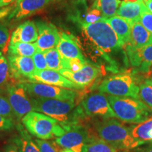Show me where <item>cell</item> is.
Instances as JSON below:
<instances>
[{
	"mask_svg": "<svg viewBox=\"0 0 152 152\" xmlns=\"http://www.w3.org/2000/svg\"><path fill=\"white\" fill-rule=\"evenodd\" d=\"M31 98L34 111L48 115L63 125L79 124L85 115L81 106L75 107V101L32 96Z\"/></svg>",
	"mask_w": 152,
	"mask_h": 152,
	"instance_id": "1",
	"label": "cell"
},
{
	"mask_svg": "<svg viewBox=\"0 0 152 152\" xmlns=\"http://www.w3.org/2000/svg\"><path fill=\"white\" fill-rule=\"evenodd\" d=\"M97 137L118 150H130L138 147L130 129L115 118L102 119L95 123Z\"/></svg>",
	"mask_w": 152,
	"mask_h": 152,
	"instance_id": "2",
	"label": "cell"
},
{
	"mask_svg": "<svg viewBox=\"0 0 152 152\" xmlns=\"http://www.w3.org/2000/svg\"><path fill=\"white\" fill-rule=\"evenodd\" d=\"M115 117L127 123H140L152 116V109L141 100L130 97L107 96Z\"/></svg>",
	"mask_w": 152,
	"mask_h": 152,
	"instance_id": "3",
	"label": "cell"
},
{
	"mask_svg": "<svg viewBox=\"0 0 152 152\" xmlns=\"http://www.w3.org/2000/svg\"><path fill=\"white\" fill-rule=\"evenodd\" d=\"M24 128L37 139L43 140L59 137L66 132L63 125L48 115L37 111H31L22 118Z\"/></svg>",
	"mask_w": 152,
	"mask_h": 152,
	"instance_id": "4",
	"label": "cell"
},
{
	"mask_svg": "<svg viewBox=\"0 0 152 152\" xmlns=\"http://www.w3.org/2000/svg\"><path fill=\"white\" fill-rule=\"evenodd\" d=\"M80 28L87 37L106 54L118 52L124 46L105 18L91 24H84Z\"/></svg>",
	"mask_w": 152,
	"mask_h": 152,
	"instance_id": "5",
	"label": "cell"
},
{
	"mask_svg": "<svg viewBox=\"0 0 152 152\" xmlns=\"http://www.w3.org/2000/svg\"><path fill=\"white\" fill-rule=\"evenodd\" d=\"M100 92L119 97L139 99V86L130 73H121L109 76L101 83Z\"/></svg>",
	"mask_w": 152,
	"mask_h": 152,
	"instance_id": "6",
	"label": "cell"
},
{
	"mask_svg": "<svg viewBox=\"0 0 152 152\" xmlns=\"http://www.w3.org/2000/svg\"><path fill=\"white\" fill-rule=\"evenodd\" d=\"M63 127L66 130L65 133L55 139L54 142L64 149H71L74 152H86L87 144L97 138L90 136L87 130L80 124Z\"/></svg>",
	"mask_w": 152,
	"mask_h": 152,
	"instance_id": "7",
	"label": "cell"
},
{
	"mask_svg": "<svg viewBox=\"0 0 152 152\" xmlns=\"http://www.w3.org/2000/svg\"><path fill=\"white\" fill-rule=\"evenodd\" d=\"M7 99L14 116L22 119L26 114L34 111L32 98L23 83L9 84L7 87Z\"/></svg>",
	"mask_w": 152,
	"mask_h": 152,
	"instance_id": "8",
	"label": "cell"
},
{
	"mask_svg": "<svg viewBox=\"0 0 152 152\" xmlns=\"http://www.w3.org/2000/svg\"><path fill=\"white\" fill-rule=\"evenodd\" d=\"M22 83L28 94L32 97L75 101L77 96V92L71 89H66L54 85L34 83V82H24Z\"/></svg>",
	"mask_w": 152,
	"mask_h": 152,
	"instance_id": "9",
	"label": "cell"
},
{
	"mask_svg": "<svg viewBox=\"0 0 152 152\" xmlns=\"http://www.w3.org/2000/svg\"><path fill=\"white\" fill-rule=\"evenodd\" d=\"M80 106L87 116L99 117L102 119L116 118L108 98L104 93H94L89 95L83 100Z\"/></svg>",
	"mask_w": 152,
	"mask_h": 152,
	"instance_id": "10",
	"label": "cell"
},
{
	"mask_svg": "<svg viewBox=\"0 0 152 152\" xmlns=\"http://www.w3.org/2000/svg\"><path fill=\"white\" fill-rule=\"evenodd\" d=\"M38 36L35 42L38 51L45 52L49 49L56 48L59 41L60 35L56 26L52 23L45 20H36Z\"/></svg>",
	"mask_w": 152,
	"mask_h": 152,
	"instance_id": "11",
	"label": "cell"
},
{
	"mask_svg": "<svg viewBox=\"0 0 152 152\" xmlns=\"http://www.w3.org/2000/svg\"><path fill=\"white\" fill-rule=\"evenodd\" d=\"M29 81L54 85V86L71 89V90L84 89V87L76 85L72 81L69 80L58 71L51 69H45L42 71L35 70Z\"/></svg>",
	"mask_w": 152,
	"mask_h": 152,
	"instance_id": "12",
	"label": "cell"
},
{
	"mask_svg": "<svg viewBox=\"0 0 152 152\" xmlns=\"http://www.w3.org/2000/svg\"><path fill=\"white\" fill-rule=\"evenodd\" d=\"M58 72L75 84L85 88L92 84L100 75L101 69L99 67L87 62L85 65L77 72H72L65 68H62Z\"/></svg>",
	"mask_w": 152,
	"mask_h": 152,
	"instance_id": "13",
	"label": "cell"
},
{
	"mask_svg": "<svg viewBox=\"0 0 152 152\" xmlns=\"http://www.w3.org/2000/svg\"><path fill=\"white\" fill-rule=\"evenodd\" d=\"M55 0H17L8 16L9 20H18L42 10Z\"/></svg>",
	"mask_w": 152,
	"mask_h": 152,
	"instance_id": "14",
	"label": "cell"
},
{
	"mask_svg": "<svg viewBox=\"0 0 152 152\" xmlns=\"http://www.w3.org/2000/svg\"><path fill=\"white\" fill-rule=\"evenodd\" d=\"M126 51L130 64L139 71L147 73L152 70V43L139 49L127 44Z\"/></svg>",
	"mask_w": 152,
	"mask_h": 152,
	"instance_id": "15",
	"label": "cell"
},
{
	"mask_svg": "<svg viewBox=\"0 0 152 152\" xmlns=\"http://www.w3.org/2000/svg\"><path fill=\"white\" fill-rule=\"evenodd\" d=\"M7 60L11 77L18 80L26 78L30 80L35 71V66L32 57L8 55Z\"/></svg>",
	"mask_w": 152,
	"mask_h": 152,
	"instance_id": "16",
	"label": "cell"
},
{
	"mask_svg": "<svg viewBox=\"0 0 152 152\" xmlns=\"http://www.w3.org/2000/svg\"><path fill=\"white\" fill-rule=\"evenodd\" d=\"M59 35V41L56 49L62 58L66 59H85L76 38L66 33H60Z\"/></svg>",
	"mask_w": 152,
	"mask_h": 152,
	"instance_id": "17",
	"label": "cell"
},
{
	"mask_svg": "<svg viewBox=\"0 0 152 152\" xmlns=\"http://www.w3.org/2000/svg\"><path fill=\"white\" fill-rule=\"evenodd\" d=\"M38 33L35 23L31 20L25 21L13 32L9 43H33L37 39Z\"/></svg>",
	"mask_w": 152,
	"mask_h": 152,
	"instance_id": "18",
	"label": "cell"
},
{
	"mask_svg": "<svg viewBox=\"0 0 152 152\" xmlns=\"http://www.w3.org/2000/svg\"><path fill=\"white\" fill-rule=\"evenodd\" d=\"M152 43V35L140 21H135L131 24L130 41L128 45L135 49L149 45Z\"/></svg>",
	"mask_w": 152,
	"mask_h": 152,
	"instance_id": "19",
	"label": "cell"
},
{
	"mask_svg": "<svg viewBox=\"0 0 152 152\" xmlns=\"http://www.w3.org/2000/svg\"><path fill=\"white\" fill-rule=\"evenodd\" d=\"M145 7L143 0L137 2H122L118 9L116 14L132 24L140 21L142 10Z\"/></svg>",
	"mask_w": 152,
	"mask_h": 152,
	"instance_id": "20",
	"label": "cell"
},
{
	"mask_svg": "<svg viewBox=\"0 0 152 152\" xmlns=\"http://www.w3.org/2000/svg\"><path fill=\"white\" fill-rule=\"evenodd\" d=\"M18 135L11 139L12 142L18 148L19 152H40L39 147L32 139L29 132L20 125H17Z\"/></svg>",
	"mask_w": 152,
	"mask_h": 152,
	"instance_id": "21",
	"label": "cell"
},
{
	"mask_svg": "<svg viewBox=\"0 0 152 152\" xmlns=\"http://www.w3.org/2000/svg\"><path fill=\"white\" fill-rule=\"evenodd\" d=\"M112 29L114 30L118 37L123 45H127L130 41L131 33V24L128 20L118 16H113L109 18H105Z\"/></svg>",
	"mask_w": 152,
	"mask_h": 152,
	"instance_id": "22",
	"label": "cell"
},
{
	"mask_svg": "<svg viewBox=\"0 0 152 152\" xmlns=\"http://www.w3.org/2000/svg\"><path fill=\"white\" fill-rule=\"evenodd\" d=\"M130 132L138 147L152 142V116L144 122L133 126L130 129Z\"/></svg>",
	"mask_w": 152,
	"mask_h": 152,
	"instance_id": "23",
	"label": "cell"
},
{
	"mask_svg": "<svg viewBox=\"0 0 152 152\" xmlns=\"http://www.w3.org/2000/svg\"><path fill=\"white\" fill-rule=\"evenodd\" d=\"M89 9L85 0H75L72 3L68 18L81 26L84 23V20Z\"/></svg>",
	"mask_w": 152,
	"mask_h": 152,
	"instance_id": "24",
	"label": "cell"
},
{
	"mask_svg": "<svg viewBox=\"0 0 152 152\" xmlns=\"http://www.w3.org/2000/svg\"><path fill=\"white\" fill-rule=\"evenodd\" d=\"M37 51L38 49L35 43H9L8 47V55L11 56L32 57Z\"/></svg>",
	"mask_w": 152,
	"mask_h": 152,
	"instance_id": "25",
	"label": "cell"
},
{
	"mask_svg": "<svg viewBox=\"0 0 152 152\" xmlns=\"http://www.w3.org/2000/svg\"><path fill=\"white\" fill-rule=\"evenodd\" d=\"M121 0H95L92 6L98 8L104 18H109L116 14Z\"/></svg>",
	"mask_w": 152,
	"mask_h": 152,
	"instance_id": "26",
	"label": "cell"
},
{
	"mask_svg": "<svg viewBox=\"0 0 152 152\" xmlns=\"http://www.w3.org/2000/svg\"><path fill=\"white\" fill-rule=\"evenodd\" d=\"M47 61L48 69L58 71L63 68L62 56L56 48H53L44 52Z\"/></svg>",
	"mask_w": 152,
	"mask_h": 152,
	"instance_id": "27",
	"label": "cell"
},
{
	"mask_svg": "<svg viewBox=\"0 0 152 152\" xmlns=\"http://www.w3.org/2000/svg\"><path fill=\"white\" fill-rule=\"evenodd\" d=\"M118 149L99 138H96L87 144L86 152H118Z\"/></svg>",
	"mask_w": 152,
	"mask_h": 152,
	"instance_id": "28",
	"label": "cell"
},
{
	"mask_svg": "<svg viewBox=\"0 0 152 152\" xmlns=\"http://www.w3.org/2000/svg\"><path fill=\"white\" fill-rule=\"evenodd\" d=\"M11 77L8 60L4 56H0V92L9 85V81Z\"/></svg>",
	"mask_w": 152,
	"mask_h": 152,
	"instance_id": "29",
	"label": "cell"
},
{
	"mask_svg": "<svg viewBox=\"0 0 152 152\" xmlns=\"http://www.w3.org/2000/svg\"><path fill=\"white\" fill-rule=\"evenodd\" d=\"M139 99L152 109V87L142 83L139 86Z\"/></svg>",
	"mask_w": 152,
	"mask_h": 152,
	"instance_id": "30",
	"label": "cell"
},
{
	"mask_svg": "<svg viewBox=\"0 0 152 152\" xmlns=\"http://www.w3.org/2000/svg\"><path fill=\"white\" fill-rule=\"evenodd\" d=\"M62 59L63 68L68 69L72 72H77L80 71L87 63L85 59H80V58L66 59V58H62Z\"/></svg>",
	"mask_w": 152,
	"mask_h": 152,
	"instance_id": "31",
	"label": "cell"
},
{
	"mask_svg": "<svg viewBox=\"0 0 152 152\" xmlns=\"http://www.w3.org/2000/svg\"><path fill=\"white\" fill-rule=\"evenodd\" d=\"M35 142L39 147L40 152H60L61 150V147L54 141L50 142L46 140L35 139Z\"/></svg>",
	"mask_w": 152,
	"mask_h": 152,
	"instance_id": "32",
	"label": "cell"
},
{
	"mask_svg": "<svg viewBox=\"0 0 152 152\" xmlns=\"http://www.w3.org/2000/svg\"><path fill=\"white\" fill-rule=\"evenodd\" d=\"M103 18H104L102 16V12H101L99 9L96 8V7L92 6L91 8L89 9L88 12H87L86 17H85L84 20V23L83 25L94 23L97 22Z\"/></svg>",
	"mask_w": 152,
	"mask_h": 152,
	"instance_id": "33",
	"label": "cell"
},
{
	"mask_svg": "<svg viewBox=\"0 0 152 152\" xmlns=\"http://www.w3.org/2000/svg\"><path fill=\"white\" fill-rule=\"evenodd\" d=\"M0 114L4 116L13 118L14 116V112L11 109L7 98L0 95Z\"/></svg>",
	"mask_w": 152,
	"mask_h": 152,
	"instance_id": "34",
	"label": "cell"
},
{
	"mask_svg": "<svg viewBox=\"0 0 152 152\" xmlns=\"http://www.w3.org/2000/svg\"><path fill=\"white\" fill-rule=\"evenodd\" d=\"M140 21L142 26L152 35V13L148 11L146 6L142 10Z\"/></svg>",
	"mask_w": 152,
	"mask_h": 152,
	"instance_id": "35",
	"label": "cell"
},
{
	"mask_svg": "<svg viewBox=\"0 0 152 152\" xmlns=\"http://www.w3.org/2000/svg\"><path fill=\"white\" fill-rule=\"evenodd\" d=\"M32 58H33L34 64H35V70L42 71V70L48 69L46 58H45V54H44L43 52L37 51V52L32 56Z\"/></svg>",
	"mask_w": 152,
	"mask_h": 152,
	"instance_id": "36",
	"label": "cell"
},
{
	"mask_svg": "<svg viewBox=\"0 0 152 152\" xmlns=\"http://www.w3.org/2000/svg\"><path fill=\"white\" fill-rule=\"evenodd\" d=\"M15 127L13 118L5 117L0 114V131H9Z\"/></svg>",
	"mask_w": 152,
	"mask_h": 152,
	"instance_id": "37",
	"label": "cell"
},
{
	"mask_svg": "<svg viewBox=\"0 0 152 152\" xmlns=\"http://www.w3.org/2000/svg\"><path fill=\"white\" fill-rule=\"evenodd\" d=\"M9 37V32L8 28L4 24L0 22V49H3L7 45Z\"/></svg>",
	"mask_w": 152,
	"mask_h": 152,
	"instance_id": "38",
	"label": "cell"
},
{
	"mask_svg": "<svg viewBox=\"0 0 152 152\" xmlns=\"http://www.w3.org/2000/svg\"><path fill=\"white\" fill-rule=\"evenodd\" d=\"M14 6H8V7H4V8L0 9V19L4 18L5 17L8 16L12 9H14Z\"/></svg>",
	"mask_w": 152,
	"mask_h": 152,
	"instance_id": "39",
	"label": "cell"
},
{
	"mask_svg": "<svg viewBox=\"0 0 152 152\" xmlns=\"http://www.w3.org/2000/svg\"><path fill=\"white\" fill-rule=\"evenodd\" d=\"M4 152H19V151L16 146L12 142H11L5 146Z\"/></svg>",
	"mask_w": 152,
	"mask_h": 152,
	"instance_id": "40",
	"label": "cell"
},
{
	"mask_svg": "<svg viewBox=\"0 0 152 152\" xmlns=\"http://www.w3.org/2000/svg\"><path fill=\"white\" fill-rule=\"evenodd\" d=\"M17 0H0V9L4 8L5 7H8L9 5L16 1Z\"/></svg>",
	"mask_w": 152,
	"mask_h": 152,
	"instance_id": "41",
	"label": "cell"
},
{
	"mask_svg": "<svg viewBox=\"0 0 152 152\" xmlns=\"http://www.w3.org/2000/svg\"><path fill=\"white\" fill-rule=\"evenodd\" d=\"M148 11L152 13V0H143Z\"/></svg>",
	"mask_w": 152,
	"mask_h": 152,
	"instance_id": "42",
	"label": "cell"
},
{
	"mask_svg": "<svg viewBox=\"0 0 152 152\" xmlns=\"http://www.w3.org/2000/svg\"><path fill=\"white\" fill-rule=\"evenodd\" d=\"M145 83L152 87V76H150V77H147V78H146Z\"/></svg>",
	"mask_w": 152,
	"mask_h": 152,
	"instance_id": "43",
	"label": "cell"
},
{
	"mask_svg": "<svg viewBox=\"0 0 152 152\" xmlns=\"http://www.w3.org/2000/svg\"><path fill=\"white\" fill-rule=\"evenodd\" d=\"M141 0H124V2H137Z\"/></svg>",
	"mask_w": 152,
	"mask_h": 152,
	"instance_id": "44",
	"label": "cell"
},
{
	"mask_svg": "<svg viewBox=\"0 0 152 152\" xmlns=\"http://www.w3.org/2000/svg\"><path fill=\"white\" fill-rule=\"evenodd\" d=\"M60 152H74L73 151H72L71 149H63L61 150Z\"/></svg>",
	"mask_w": 152,
	"mask_h": 152,
	"instance_id": "45",
	"label": "cell"
},
{
	"mask_svg": "<svg viewBox=\"0 0 152 152\" xmlns=\"http://www.w3.org/2000/svg\"><path fill=\"white\" fill-rule=\"evenodd\" d=\"M1 55H2V54H1V52H0V56H1Z\"/></svg>",
	"mask_w": 152,
	"mask_h": 152,
	"instance_id": "46",
	"label": "cell"
},
{
	"mask_svg": "<svg viewBox=\"0 0 152 152\" xmlns=\"http://www.w3.org/2000/svg\"><path fill=\"white\" fill-rule=\"evenodd\" d=\"M151 71H152V70H151Z\"/></svg>",
	"mask_w": 152,
	"mask_h": 152,
	"instance_id": "47",
	"label": "cell"
}]
</instances>
